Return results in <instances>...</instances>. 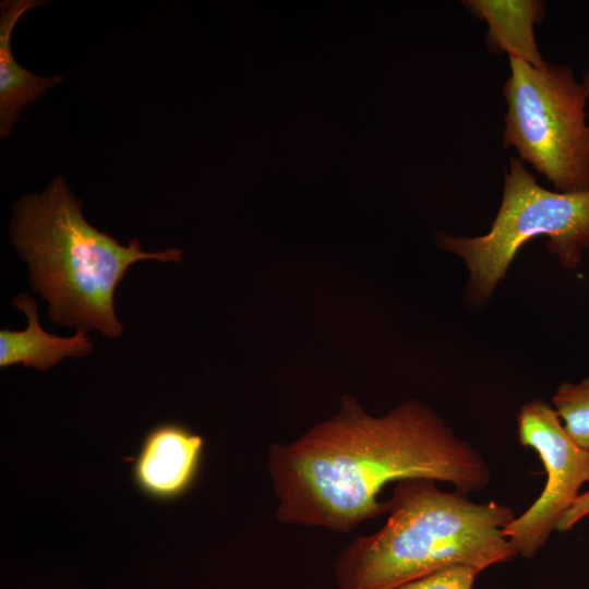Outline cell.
Listing matches in <instances>:
<instances>
[{"label": "cell", "mask_w": 589, "mask_h": 589, "mask_svg": "<svg viewBox=\"0 0 589 589\" xmlns=\"http://www.w3.org/2000/svg\"><path fill=\"white\" fill-rule=\"evenodd\" d=\"M267 469L280 522L341 533L387 513L378 495L390 482L424 478L471 493L491 480L482 455L429 406L407 400L374 417L352 397L296 441L272 445Z\"/></svg>", "instance_id": "cell-1"}, {"label": "cell", "mask_w": 589, "mask_h": 589, "mask_svg": "<svg viewBox=\"0 0 589 589\" xmlns=\"http://www.w3.org/2000/svg\"><path fill=\"white\" fill-rule=\"evenodd\" d=\"M442 491L424 478L396 482L384 526L354 538L334 567L339 589H398L454 565L481 572L517 555L504 530L513 509Z\"/></svg>", "instance_id": "cell-2"}, {"label": "cell", "mask_w": 589, "mask_h": 589, "mask_svg": "<svg viewBox=\"0 0 589 589\" xmlns=\"http://www.w3.org/2000/svg\"><path fill=\"white\" fill-rule=\"evenodd\" d=\"M11 242L27 262L33 289L48 302L55 323L119 337L113 294L129 266L143 260L179 262L177 248L144 252L134 238L128 245L92 226L67 180L57 176L39 194L14 204Z\"/></svg>", "instance_id": "cell-3"}, {"label": "cell", "mask_w": 589, "mask_h": 589, "mask_svg": "<svg viewBox=\"0 0 589 589\" xmlns=\"http://www.w3.org/2000/svg\"><path fill=\"white\" fill-rule=\"evenodd\" d=\"M540 236L548 238V251L564 268L576 269L589 250V191L544 189L521 160L512 157L491 229L478 237L442 233L438 243L466 264L467 294L480 306L490 300L520 248Z\"/></svg>", "instance_id": "cell-4"}, {"label": "cell", "mask_w": 589, "mask_h": 589, "mask_svg": "<svg viewBox=\"0 0 589 589\" xmlns=\"http://www.w3.org/2000/svg\"><path fill=\"white\" fill-rule=\"evenodd\" d=\"M503 143L563 193L589 191V125L582 85L567 65L509 58Z\"/></svg>", "instance_id": "cell-5"}, {"label": "cell", "mask_w": 589, "mask_h": 589, "mask_svg": "<svg viewBox=\"0 0 589 589\" xmlns=\"http://www.w3.org/2000/svg\"><path fill=\"white\" fill-rule=\"evenodd\" d=\"M517 434L522 446L537 453L546 474L539 497L504 530L517 555L531 558L589 483V450L572 440L555 409L542 399L521 406Z\"/></svg>", "instance_id": "cell-6"}, {"label": "cell", "mask_w": 589, "mask_h": 589, "mask_svg": "<svg viewBox=\"0 0 589 589\" xmlns=\"http://www.w3.org/2000/svg\"><path fill=\"white\" fill-rule=\"evenodd\" d=\"M204 440L185 425L164 422L143 438L133 460L137 489L158 501H172L193 485L200 470Z\"/></svg>", "instance_id": "cell-7"}, {"label": "cell", "mask_w": 589, "mask_h": 589, "mask_svg": "<svg viewBox=\"0 0 589 589\" xmlns=\"http://www.w3.org/2000/svg\"><path fill=\"white\" fill-rule=\"evenodd\" d=\"M39 0H7L0 5V137L7 139L23 109L59 85L60 74L41 76L23 68L11 48L13 29L29 10L43 5Z\"/></svg>", "instance_id": "cell-8"}, {"label": "cell", "mask_w": 589, "mask_h": 589, "mask_svg": "<svg viewBox=\"0 0 589 589\" xmlns=\"http://www.w3.org/2000/svg\"><path fill=\"white\" fill-rule=\"evenodd\" d=\"M12 304L27 317L24 330H0V366L23 364L47 371L67 357H85L93 351L86 332L77 329L71 337L46 333L38 320L37 304L26 292H21Z\"/></svg>", "instance_id": "cell-9"}, {"label": "cell", "mask_w": 589, "mask_h": 589, "mask_svg": "<svg viewBox=\"0 0 589 589\" xmlns=\"http://www.w3.org/2000/svg\"><path fill=\"white\" fill-rule=\"evenodd\" d=\"M468 11L488 24L486 46L494 53H508L542 69L548 63L538 49L533 26L545 13V3L537 0H467Z\"/></svg>", "instance_id": "cell-10"}, {"label": "cell", "mask_w": 589, "mask_h": 589, "mask_svg": "<svg viewBox=\"0 0 589 589\" xmlns=\"http://www.w3.org/2000/svg\"><path fill=\"white\" fill-rule=\"evenodd\" d=\"M552 404L567 434L578 446L589 450V376L578 383L562 382Z\"/></svg>", "instance_id": "cell-11"}, {"label": "cell", "mask_w": 589, "mask_h": 589, "mask_svg": "<svg viewBox=\"0 0 589 589\" xmlns=\"http://www.w3.org/2000/svg\"><path fill=\"white\" fill-rule=\"evenodd\" d=\"M480 569L469 565H454L408 582L398 589H472Z\"/></svg>", "instance_id": "cell-12"}, {"label": "cell", "mask_w": 589, "mask_h": 589, "mask_svg": "<svg viewBox=\"0 0 589 589\" xmlns=\"http://www.w3.org/2000/svg\"><path fill=\"white\" fill-rule=\"evenodd\" d=\"M587 516H589V490L578 495L572 506L561 518L556 530L558 532H566L574 528Z\"/></svg>", "instance_id": "cell-13"}, {"label": "cell", "mask_w": 589, "mask_h": 589, "mask_svg": "<svg viewBox=\"0 0 589 589\" xmlns=\"http://www.w3.org/2000/svg\"><path fill=\"white\" fill-rule=\"evenodd\" d=\"M582 85L588 94V97H589V69L587 70L586 74L584 75V79H582Z\"/></svg>", "instance_id": "cell-14"}]
</instances>
